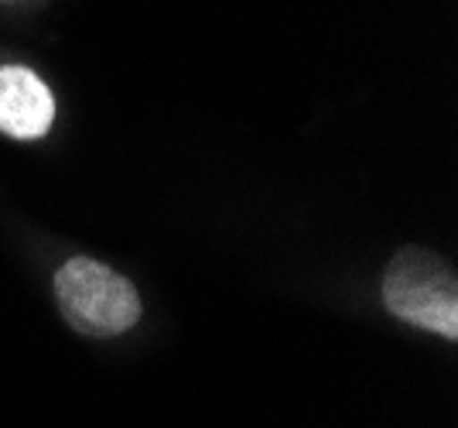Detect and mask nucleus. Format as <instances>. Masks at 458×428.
Masks as SVG:
<instances>
[{"label":"nucleus","mask_w":458,"mask_h":428,"mask_svg":"<svg viewBox=\"0 0 458 428\" xmlns=\"http://www.w3.org/2000/svg\"><path fill=\"white\" fill-rule=\"evenodd\" d=\"M383 305L418 330L458 339V281L452 264L424 247H403L383 271Z\"/></svg>","instance_id":"obj_1"},{"label":"nucleus","mask_w":458,"mask_h":428,"mask_svg":"<svg viewBox=\"0 0 458 428\" xmlns=\"http://www.w3.org/2000/svg\"><path fill=\"white\" fill-rule=\"evenodd\" d=\"M55 302L65 322L82 336L110 339L134 330L140 319L137 288L120 271L93 257H72L55 274Z\"/></svg>","instance_id":"obj_2"},{"label":"nucleus","mask_w":458,"mask_h":428,"mask_svg":"<svg viewBox=\"0 0 458 428\" xmlns=\"http://www.w3.org/2000/svg\"><path fill=\"white\" fill-rule=\"evenodd\" d=\"M55 120V97L24 65L0 69V131L18 141H35Z\"/></svg>","instance_id":"obj_3"}]
</instances>
